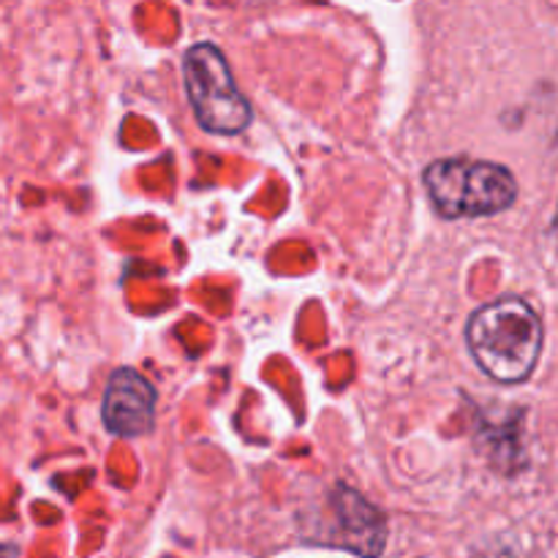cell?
Segmentation results:
<instances>
[{"label":"cell","instance_id":"obj_1","mask_svg":"<svg viewBox=\"0 0 558 558\" xmlns=\"http://www.w3.org/2000/svg\"><path fill=\"white\" fill-rule=\"evenodd\" d=\"M474 363L494 381L518 385L529 379L543 352V322L521 298H501L483 305L466 325Z\"/></svg>","mask_w":558,"mask_h":558},{"label":"cell","instance_id":"obj_2","mask_svg":"<svg viewBox=\"0 0 558 558\" xmlns=\"http://www.w3.org/2000/svg\"><path fill=\"white\" fill-rule=\"evenodd\" d=\"M430 202L445 218H480L507 210L518 196L512 172L494 161L439 158L423 174Z\"/></svg>","mask_w":558,"mask_h":558},{"label":"cell","instance_id":"obj_3","mask_svg":"<svg viewBox=\"0 0 558 558\" xmlns=\"http://www.w3.org/2000/svg\"><path fill=\"white\" fill-rule=\"evenodd\" d=\"M183 74L191 109L202 129L232 136L251 123L254 109L240 93L232 69L216 44H194L183 58Z\"/></svg>","mask_w":558,"mask_h":558},{"label":"cell","instance_id":"obj_4","mask_svg":"<svg viewBox=\"0 0 558 558\" xmlns=\"http://www.w3.org/2000/svg\"><path fill=\"white\" fill-rule=\"evenodd\" d=\"M156 387L136 368H118L107 381L101 417L109 434L145 436L156 425Z\"/></svg>","mask_w":558,"mask_h":558},{"label":"cell","instance_id":"obj_5","mask_svg":"<svg viewBox=\"0 0 558 558\" xmlns=\"http://www.w3.org/2000/svg\"><path fill=\"white\" fill-rule=\"evenodd\" d=\"M332 515L341 526L343 545L357 554H379L385 543V521L379 512L349 488H338L332 494Z\"/></svg>","mask_w":558,"mask_h":558},{"label":"cell","instance_id":"obj_6","mask_svg":"<svg viewBox=\"0 0 558 558\" xmlns=\"http://www.w3.org/2000/svg\"><path fill=\"white\" fill-rule=\"evenodd\" d=\"M554 229H556V238H558V213H556V223H554Z\"/></svg>","mask_w":558,"mask_h":558}]
</instances>
